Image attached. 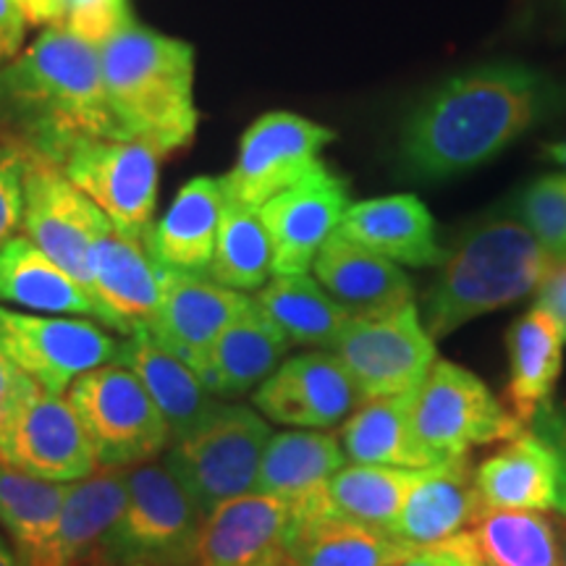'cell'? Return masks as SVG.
Segmentation results:
<instances>
[{"label": "cell", "instance_id": "41", "mask_svg": "<svg viewBox=\"0 0 566 566\" xmlns=\"http://www.w3.org/2000/svg\"><path fill=\"white\" fill-rule=\"evenodd\" d=\"M394 566H480L475 558V551H472L470 535L467 530L462 535L451 537L449 543H441L436 548H422L415 551L412 556L401 558L399 564Z\"/></svg>", "mask_w": 566, "mask_h": 566}, {"label": "cell", "instance_id": "3", "mask_svg": "<svg viewBox=\"0 0 566 566\" xmlns=\"http://www.w3.org/2000/svg\"><path fill=\"white\" fill-rule=\"evenodd\" d=\"M97 51L111 113L126 139L145 142L160 158L192 145L200 113L189 42L132 19Z\"/></svg>", "mask_w": 566, "mask_h": 566}, {"label": "cell", "instance_id": "48", "mask_svg": "<svg viewBox=\"0 0 566 566\" xmlns=\"http://www.w3.org/2000/svg\"><path fill=\"white\" fill-rule=\"evenodd\" d=\"M0 566H21L19 556L13 554L11 543L6 541V535H3V533H0Z\"/></svg>", "mask_w": 566, "mask_h": 566}, {"label": "cell", "instance_id": "22", "mask_svg": "<svg viewBox=\"0 0 566 566\" xmlns=\"http://www.w3.org/2000/svg\"><path fill=\"white\" fill-rule=\"evenodd\" d=\"M483 501L470 457L417 472L391 535L407 548L422 551L449 543L475 522Z\"/></svg>", "mask_w": 566, "mask_h": 566}, {"label": "cell", "instance_id": "29", "mask_svg": "<svg viewBox=\"0 0 566 566\" xmlns=\"http://www.w3.org/2000/svg\"><path fill=\"white\" fill-rule=\"evenodd\" d=\"M564 344L562 325L541 307L516 317L509 328L506 409L522 428H527L537 409L554 399L556 380L564 365Z\"/></svg>", "mask_w": 566, "mask_h": 566}, {"label": "cell", "instance_id": "28", "mask_svg": "<svg viewBox=\"0 0 566 566\" xmlns=\"http://www.w3.org/2000/svg\"><path fill=\"white\" fill-rule=\"evenodd\" d=\"M126 470H97L69 483L59 525L34 566H87L126 504Z\"/></svg>", "mask_w": 566, "mask_h": 566}, {"label": "cell", "instance_id": "32", "mask_svg": "<svg viewBox=\"0 0 566 566\" xmlns=\"http://www.w3.org/2000/svg\"><path fill=\"white\" fill-rule=\"evenodd\" d=\"M0 302L32 313L95 317L87 292L24 233L0 247Z\"/></svg>", "mask_w": 566, "mask_h": 566}, {"label": "cell", "instance_id": "10", "mask_svg": "<svg viewBox=\"0 0 566 566\" xmlns=\"http://www.w3.org/2000/svg\"><path fill=\"white\" fill-rule=\"evenodd\" d=\"M105 212L113 229L145 242L158 205L160 155L137 139L76 137L51 160Z\"/></svg>", "mask_w": 566, "mask_h": 566}, {"label": "cell", "instance_id": "4", "mask_svg": "<svg viewBox=\"0 0 566 566\" xmlns=\"http://www.w3.org/2000/svg\"><path fill=\"white\" fill-rule=\"evenodd\" d=\"M554 260L520 218H493L467 231L441 260V271L422 296V325L446 338L480 315L535 294Z\"/></svg>", "mask_w": 566, "mask_h": 566}, {"label": "cell", "instance_id": "17", "mask_svg": "<svg viewBox=\"0 0 566 566\" xmlns=\"http://www.w3.org/2000/svg\"><path fill=\"white\" fill-rule=\"evenodd\" d=\"M158 279L160 304L147 334L163 349L176 354L197 370L218 336L250 307L252 296L226 289L210 275L200 273L158 268Z\"/></svg>", "mask_w": 566, "mask_h": 566}, {"label": "cell", "instance_id": "23", "mask_svg": "<svg viewBox=\"0 0 566 566\" xmlns=\"http://www.w3.org/2000/svg\"><path fill=\"white\" fill-rule=\"evenodd\" d=\"M292 509L268 493H244L205 514L197 566H260L283 556Z\"/></svg>", "mask_w": 566, "mask_h": 566}, {"label": "cell", "instance_id": "20", "mask_svg": "<svg viewBox=\"0 0 566 566\" xmlns=\"http://www.w3.org/2000/svg\"><path fill=\"white\" fill-rule=\"evenodd\" d=\"M346 462L342 441L328 430H286L265 446L254 491L275 495L292 520L331 514L328 485Z\"/></svg>", "mask_w": 566, "mask_h": 566}, {"label": "cell", "instance_id": "19", "mask_svg": "<svg viewBox=\"0 0 566 566\" xmlns=\"http://www.w3.org/2000/svg\"><path fill=\"white\" fill-rule=\"evenodd\" d=\"M475 488L488 509L566 514V459L525 428L478 467Z\"/></svg>", "mask_w": 566, "mask_h": 566}, {"label": "cell", "instance_id": "43", "mask_svg": "<svg viewBox=\"0 0 566 566\" xmlns=\"http://www.w3.org/2000/svg\"><path fill=\"white\" fill-rule=\"evenodd\" d=\"M27 27L30 19L17 0H0V69L21 53Z\"/></svg>", "mask_w": 566, "mask_h": 566}, {"label": "cell", "instance_id": "5", "mask_svg": "<svg viewBox=\"0 0 566 566\" xmlns=\"http://www.w3.org/2000/svg\"><path fill=\"white\" fill-rule=\"evenodd\" d=\"M126 504L87 566H197L202 512L171 467H126Z\"/></svg>", "mask_w": 566, "mask_h": 566}, {"label": "cell", "instance_id": "45", "mask_svg": "<svg viewBox=\"0 0 566 566\" xmlns=\"http://www.w3.org/2000/svg\"><path fill=\"white\" fill-rule=\"evenodd\" d=\"M17 3L27 13L30 24L38 27L63 24V17H66V0H17Z\"/></svg>", "mask_w": 566, "mask_h": 566}, {"label": "cell", "instance_id": "33", "mask_svg": "<svg viewBox=\"0 0 566 566\" xmlns=\"http://www.w3.org/2000/svg\"><path fill=\"white\" fill-rule=\"evenodd\" d=\"M252 300L294 346L331 349L352 321L342 304L307 273L273 275Z\"/></svg>", "mask_w": 566, "mask_h": 566}, {"label": "cell", "instance_id": "34", "mask_svg": "<svg viewBox=\"0 0 566 566\" xmlns=\"http://www.w3.org/2000/svg\"><path fill=\"white\" fill-rule=\"evenodd\" d=\"M467 535L480 566H564L556 527L537 512L483 506Z\"/></svg>", "mask_w": 566, "mask_h": 566}, {"label": "cell", "instance_id": "12", "mask_svg": "<svg viewBox=\"0 0 566 566\" xmlns=\"http://www.w3.org/2000/svg\"><path fill=\"white\" fill-rule=\"evenodd\" d=\"M111 226L105 212L55 163L24 150V237L80 283L87 296L92 294V250Z\"/></svg>", "mask_w": 566, "mask_h": 566}, {"label": "cell", "instance_id": "25", "mask_svg": "<svg viewBox=\"0 0 566 566\" xmlns=\"http://www.w3.org/2000/svg\"><path fill=\"white\" fill-rule=\"evenodd\" d=\"M223 212L221 181L197 176L176 195L171 208L145 237L153 263L166 271L208 275Z\"/></svg>", "mask_w": 566, "mask_h": 566}, {"label": "cell", "instance_id": "1", "mask_svg": "<svg viewBox=\"0 0 566 566\" xmlns=\"http://www.w3.org/2000/svg\"><path fill=\"white\" fill-rule=\"evenodd\" d=\"M556 105L541 71L491 63L451 76L405 122L399 171L412 181H443L506 150Z\"/></svg>", "mask_w": 566, "mask_h": 566}, {"label": "cell", "instance_id": "9", "mask_svg": "<svg viewBox=\"0 0 566 566\" xmlns=\"http://www.w3.org/2000/svg\"><path fill=\"white\" fill-rule=\"evenodd\" d=\"M412 430L436 464L470 457L475 446L509 441L522 424L478 375L436 359L412 401Z\"/></svg>", "mask_w": 566, "mask_h": 566}, {"label": "cell", "instance_id": "6", "mask_svg": "<svg viewBox=\"0 0 566 566\" xmlns=\"http://www.w3.org/2000/svg\"><path fill=\"white\" fill-rule=\"evenodd\" d=\"M271 436V424L258 409L218 401L202 422L171 441L163 462L205 516L223 501L254 491Z\"/></svg>", "mask_w": 566, "mask_h": 566}, {"label": "cell", "instance_id": "24", "mask_svg": "<svg viewBox=\"0 0 566 566\" xmlns=\"http://www.w3.org/2000/svg\"><path fill=\"white\" fill-rule=\"evenodd\" d=\"M338 231L352 242L409 268H433L446 258L438 244V226L415 195H388L354 202Z\"/></svg>", "mask_w": 566, "mask_h": 566}, {"label": "cell", "instance_id": "44", "mask_svg": "<svg viewBox=\"0 0 566 566\" xmlns=\"http://www.w3.org/2000/svg\"><path fill=\"white\" fill-rule=\"evenodd\" d=\"M543 441H548L566 459V407L551 399L548 405L537 409L533 422L527 424Z\"/></svg>", "mask_w": 566, "mask_h": 566}, {"label": "cell", "instance_id": "16", "mask_svg": "<svg viewBox=\"0 0 566 566\" xmlns=\"http://www.w3.org/2000/svg\"><path fill=\"white\" fill-rule=\"evenodd\" d=\"M349 181L328 166L260 208L273 242V275L307 273L349 210Z\"/></svg>", "mask_w": 566, "mask_h": 566}, {"label": "cell", "instance_id": "46", "mask_svg": "<svg viewBox=\"0 0 566 566\" xmlns=\"http://www.w3.org/2000/svg\"><path fill=\"white\" fill-rule=\"evenodd\" d=\"M19 375L21 370H17L9 359L0 354V420H3L6 409L11 405V396L17 391V384H19Z\"/></svg>", "mask_w": 566, "mask_h": 566}, {"label": "cell", "instance_id": "13", "mask_svg": "<svg viewBox=\"0 0 566 566\" xmlns=\"http://www.w3.org/2000/svg\"><path fill=\"white\" fill-rule=\"evenodd\" d=\"M334 139V129L296 113H265L242 134L231 171L218 179L223 197L263 208L275 195L315 174L323 166L321 153Z\"/></svg>", "mask_w": 566, "mask_h": 566}, {"label": "cell", "instance_id": "40", "mask_svg": "<svg viewBox=\"0 0 566 566\" xmlns=\"http://www.w3.org/2000/svg\"><path fill=\"white\" fill-rule=\"evenodd\" d=\"M24 218V147L0 137V247L17 237Z\"/></svg>", "mask_w": 566, "mask_h": 566}, {"label": "cell", "instance_id": "31", "mask_svg": "<svg viewBox=\"0 0 566 566\" xmlns=\"http://www.w3.org/2000/svg\"><path fill=\"white\" fill-rule=\"evenodd\" d=\"M283 554L294 566H394L415 551L384 530L321 514L292 520Z\"/></svg>", "mask_w": 566, "mask_h": 566}, {"label": "cell", "instance_id": "15", "mask_svg": "<svg viewBox=\"0 0 566 566\" xmlns=\"http://www.w3.org/2000/svg\"><path fill=\"white\" fill-rule=\"evenodd\" d=\"M265 420L296 430H331L365 405V396L331 349L283 359L271 378L252 394Z\"/></svg>", "mask_w": 566, "mask_h": 566}, {"label": "cell", "instance_id": "47", "mask_svg": "<svg viewBox=\"0 0 566 566\" xmlns=\"http://www.w3.org/2000/svg\"><path fill=\"white\" fill-rule=\"evenodd\" d=\"M546 158L551 160V163H556V166H562L564 171H566V139L564 142H554V145H548L546 147Z\"/></svg>", "mask_w": 566, "mask_h": 566}, {"label": "cell", "instance_id": "42", "mask_svg": "<svg viewBox=\"0 0 566 566\" xmlns=\"http://www.w3.org/2000/svg\"><path fill=\"white\" fill-rule=\"evenodd\" d=\"M535 307L546 310L562 325L566 338V260H556L535 289Z\"/></svg>", "mask_w": 566, "mask_h": 566}, {"label": "cell", "instance_id": "49", "mask_svg": "<svg viewBox=\"0 0 566 566\" xmlns=\"http://www.w3.org/2000/svg\"><path fill=\"white\" fill-rule=\"evenodd\" d=\"M260 566H294V564L289 562L286 554H283V556H279V558H271V562H265V564H260Z\"/></svg>", "mask_w": 566, "mask_h": 566}, {"label": "cell", "instance_id": "30", "mask_svg": "<svg viewBox=\"0 0 566 566\" xmlns=\"http://www.w3.org/2000/svg\"><path fill=\"white\" fill-rule=\"evenodd\" d=\"M417 391V388H415ZM415 391L367 399L342 424V449L352 464L428 470L433 457L422 449L412 430Z\"/></svg>", "mask_w": 566, "mask_h": 566}, {"label": "cell", "instance_id": "26", "mask_svg": "<svg viewBox=\"0 0 566 566\" xmlns=\"http://www.w3.org/2000/svg\"><path fill=\"white\" fill-rule=\"evenodd\" d=\"M286 336L263 315L258 302L233 321L218 336L205 363L197 367V375L208 391L218 399H237L250 391H258L271 375L279 370L289 352Z\"/></svg>", "mask_w": 566, "mask_h": 566}, {"label": "cell", "instance_id": "2", "mask_svg": "<svg viewBox=\"0 0 566 566\" xmlns=\"http://www.w3.org/2000/svg\"><path fill=\"white\" fill-rule=\"evenodd\" d=\"M0 132L48 160L76 137L126 139L105 95L101 51L63 24L45 27L0 69Z\"/></svg>", "mask_w": 566, "mask_h": 566}, {"label": "cell", "instance_id": "7", "mask_svg": "<svg viewBox=\"0 0 566 566\" xmlns=\"http://www.w3.org/2000/svg\"><path fill=\"white\" fill-rule=\"evenodd\" d=\"M103 470L158 459L171 446V430L139 378L111 363L80 375L66 391Z\"/></svg>", "mask_w": 566, "mask_h": 566}, {"label": "cell", "instance_id": "8", "mask_svg": "<svg viewBox=\"0 0 566 566\" xmlns=\"http://www.w3.org/2000/svg\"><path fill=\"white\" fill-rule=\"evenodd\" d=\"M0 462L48 483H76L101 470L71 401L24 373L0 420Z\"/></svg>", "mask_w": 566, "mask_h": 566}, {"label": "cell", "instance_id": "37", "mask_svg": "<svg viewBox=\"0 0 566 566\" xmlns=\"http://www.w3.org/2000/svg\"><path fill=\"white\" fill-rule=\"evenodd\" d=\"M417 472L394 470V467L344 464L328 485L331 514L391 535Z\"/></svg>", "mask_w": 566, "mask_h": 566}, {"label": "cell", "instance_id": "11", "mask_svg": "<svg viewBox=\"0 0 566 566\" xmlns=\"http://www.w3.org/2000/svg\"><path fill=\"white\" fill-rule=\"evenodd\" d=\"M118 346L87 317L30 315L0 304V354L48 394L66 396L80 375L116 363Z\"/></svg>", "mask_w": 566, "mask_h": 566}, {"label": "cell", "instance_id": "27", "mask_svg": "<svg viewBox=\"0 0 566 566\" xmlns=\"http://www.w3.org/2000/svg\"><path fill=\"white\" fill-rule=\"evenodd\" d=\"M116 363L137 375L139 384L150 394L171 430V441L202 422L212 412V407L221 401L208 391L192 365L163 349L147 331L122 338Z\"/></svg>", "mask_w": 566, "mask_h": 566}, {"label": "cell", "instance_id": "39", "mask_svg": "<svg viewBox=\"0 0 566 566\" xmlns=\"http://www.w3.org/2000/svg\"><path fill=\"white\" fill-rule=\"evenodd\" d=\"M126 21H132L126 0H66L63 27L95 48L111 40Z\"/></svg>", "mask_w": 566, "mask_h": 566}, {"label": "cell", "instance_id": "14", "mask_svg": "<svg viewBox=\"0 0 566 566\" xmlns=\"http://www.w3.org/2000/svg\"><path fill=\"white\" fill-rule=\"evenodd\" d=\"M367 399L415 391L436 363V342L417 304L375 321L352 317L331 346Z\"/></svg>", "mask_w": 566, "mask_h": 566}, {"label": "cell", "instance_id": "18", "mask_svg": "<svg viewBox=\"0 0 566 566\" xmlns=\"http://www.w3.org/2000/svg\"><path fill=\"white\" fill-rule=\"evenodd\" d=\"M92 304L95 321L113 334L132 336L147 331L158 315V265L145 242L124 237L111 226L92 250Z\"/></svg>", "mask_w": 566, "mask_h": 566}, {"label": "cell", "instance_id": "21", "mask_svg": "<svg viewBox=\"0 0 566 566\" xmlns=\"http://www.w3.org/2000/svg\"><path fill=\"white\" fill-rule=\"evenodd\" d=\"M315 279L349 317L375 321L388 317L415 302V286L399 263L336 231L313 263Z\"/></svg>", "mask_w": 566, "mask_h": 566}, {"label": "cell", "instance_id": "36", "mask_svg": "<svg viewBox=\"0 0 566 566\" xmlns=\"http://www.w3.org/2000/svg\"><path fill=\"white\" fill-rule=\"evenodd\" d=\"M208 275L233 292H260L273 279V242L260 208L223 197L216 252Z\"/></svg>", "mask_w": 566, "mask_h": 566}, {"label": "cell", "instance_id": "35", "mask_svg": "<svg viewBox=\"0 0 566 566\" xmlns=\"http://www.w3.org/2000/svg\"><path fill=\"white\" fill-rule=\"evenodd\" d=\"M69 483L24 475L0 462V530L21 566H34L59 525Z\"/></svg>", "mask_w": 566, "mask_h": 566}, {"label": "cell", "instance_id": "38", "mask_svg": "<svg viewBox=\"0 0 566 566\" xmlns=\"http://www.w3.org/2000/svg\"><path fill=\"white\" fill-rule=\"evenodd\" d=\"M516 218L551 260H566V171L546 174L530 184L516 205Z\"/></svg>", "mask_w": 566, "mask_h": 566}]
</instances>
